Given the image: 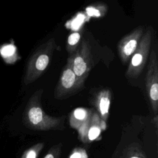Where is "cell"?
I'll return each mask as SVG.
<instances>
[{
    "instance_id": "obj_7",
    "label": "cell",
    "mask_w": 158,
    "mask_h": 158,
    "mask_svg": "<svg viewBox=\"0 0 158 158\" xmlns=\"http://www.w3.org/2000/svg\"><path fill=\"white\" fill-rule=\"evenodd\" d=\"M144 28L139 26L124 36L117 45L118 55L123 64H126L135 51L144 33Z\"/></svg>"
},
{
    "instance_id": "obj_1",
    "label": "cell",
    "mask_w": 158,
    "mask_h": 158,
    "mask_svg": "<svg viewBox=\"0 0 158 158\" xmlns=\"http://www.w3.org/2000/svg\"><path fill=\"white\" fill-rule=\"evenodd\" d=\"M43 89L38 90L32 96L27 111V119L35 130L41 131L60 130L64 129L65 117H52L48 115L41 106V98Z\"/></svg>"
},
{
    "instance_id": "obj_9",
    "label": "cell",
    "mask_w": 158,
    "mask_h": 158,
    "mask_svg": "<svg viewBox=\"0 0 158 158\" xmlns=\"http://www.w3.org/2000/svg\"><path fill=\"white\" fill-rule=\"evenodd\" d=\"M112 98V93L109 88L99 89L94 94L91 102L96 109V112L101 120L106 123L109 115Z\"/></svg>"
},
{
    "instance_id": "obj_11",
    "label": "cell",
    "mask_w": 158,
    "mask_h": 158,
    "mask_svg": "<svg viewBox=\"0 0 158 158\" xmlns=\"http://www.w3.org/2000/svg\"><path fill=\"white\" fill-rule=\"evenodd\" d=\"M119 158H147L138 143H131L125 147Z\"/></svg>"
},
{
    "instance_id": "obj_4",
    "label": "cell",
    "mask_w": 158,
    "mask_h": 158,
    "mask_svg": "<svg viewBox=\"0 0 158 158\" xmlns=\"http://www.w3.org/2000/svg\"><path fill=\"white\" fill-rule=\"evenodd\" d=\"M85 83L77 77L69 60L64 67L54 90V98L64 99L79 92L84 87Z\"/></svg>"
},
{
    "instance_id": "obj_15",
    "label": "cell",
    "mask_w": 158,
    "mask_h": 158,
    "mask_svg": "<svg viewBox=\"0 0 158 158\" xmlns=\"http://www.w3.org/2000/svg\"><path fill=\"white\" fill-rule=\"evenodd\" d=\"M69 158H88V156L85 149L77 148L73 150Z\"/></svg>"
},
{
    "instance_id": "obj_3",
    "label": "cell",
    "mask_w": 158,
    "mask_h": 158,
    "mask_svg": "<svg viewBox=\"0 0 158 158\" xmlns=\"http://www.w3.org/2000/svg\"><path fill=\"white\" fill-rule=\"evenodd\" d=\"M57 45L54 38L43 43L32 56L28 69L27 81L32 82L38 78L50 64Z\"/></svg>"
},
{
    "instance_id": "obj_5",
    "label": "cell",
    "mask_w": 158,
    "mask_h": 158,
    "mask_svg": "<svg viewBox=\"0 0 158 158\" xmlns=\"http://www.w3.org/2000/svg\"><path fill=\"white\" fill-rule=\"evenodd\" d=\"M67 60L70 62L77 78L85 83L92 67V54L88 42L82 41L76 51L70 55Z\"/></svg>"
},
{
    "instance_id": "obj_12",
    "label": "cell",
    "mask_w": 158,
    "mask_h": 158,
    "mask_svg": "<svg viewBox=\"0 0 158 158\" xmlns=\"http://www.w3.org/2000/svg\"><path fill=\"white\" fill-rule=\"evenodd\" d=\"M81 35L78 32H73L71 33L67 39V51L70 55L74 53L79 46Z\"/></svg>"
},
{
    "instance_id": "obj_13",
    "label": "cell",
    "mask_w": 158,
    "mask_h": 158,
    "mask_svg": "<svg viewBox=\"0 0 158 158\" xmlns=\"http://www.w3.org/2000/svg\"><path fill=\"white\" fill-rule=\"evenodd\" d=\"M44 146V144L43 143H39L34 145L24 153L22 158H37Z\"/></svg>"
},
{
    "instance_id": "obj_6",
    "label": "cell",
    "mask_w": 158,
    "mask_h": 158,
    "mask_svg": "<svg viewBox=\"0 0 158 158\" xmlns=\"http://www.w3.org/2000/svg\"><path fill=\"white\" fill-rule=\"evenodd\" d=\"M145 88L148 101L156 115L158 110V60L157 52L152 49L149 54L145 77Z\"/></svg>"
},
{
    "instance_id": "obj_14",
    "label": "cell",
    "mask_w": 158,
    "mask_h": 158,
    "mask_svg": "<svg viewBox=\"0 0 158 158\" xmlns=\"http://www.w3.org/2000/svg\"><path fill=\"white\" fill-rule=\"evenodd\" d=\"M61 149V144H57L52 146L43 158H60Z\"/></svg>"
},
{
    "instance_id": "obj_8",
    "label": "cell",
    "mask_w": 158,
    "mask_h": 158,
    "mask_svg": "<svg viewBox=\"0 0 158 158\" xmlns=\"http://www.w3.org/2000/svg\"><path fill=\"white\" fill-rule=\"evenodd\" d=\"M106 123L102 121L96 111L91 114L86 122L78 129L80 139L86 143L96 139L101 130H105Z\"/></svg>"
},
{
    "instance_id": "obj_2",
    "label": "cell",
    "mask_w": 158,
    "mask_h": 158,
    "mask_svg": "<svg viewBox=\"0 0 158 158\" xmlns=\"http://www.w3.org/2000/svg\"><path fill=\"white\" fill-rule=\"evenodd\" d=\"M152 37L153 29L149 27L144 30L137 48L130 58L125 72L127 78H136L141 73L149 56Z\"/></svg>"
},
{
    "instance_id": "obj_10",
    "label": "cell",
    "mask_w": 158,
    "mask_h": 158,
    "mask_svg": "<svg viewBox=\"0 0 158 158\" xmlns=\"http://www.w3.org/2000/svg\"><path fill=\"white\" fill-rule=\"evenodd\" d=\"M91 112L89 110L83 108L75 109L73 110L69 118V122L71 127L78 130L89 118Z\"/></svg>"
}]
</instances>
